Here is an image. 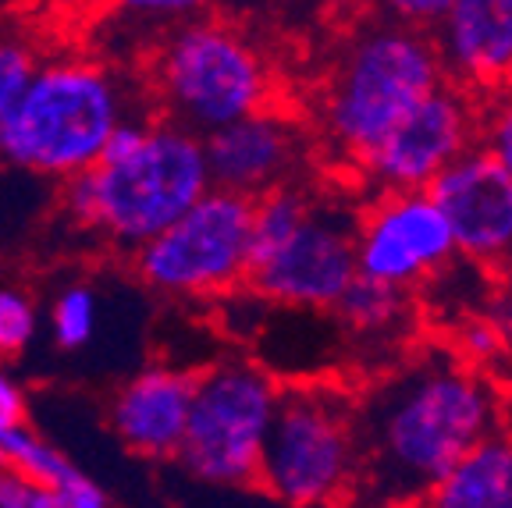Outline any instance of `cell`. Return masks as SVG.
I'll use <instances>...</instances> for the list:
<instances>
[{
  "mask_svg": "<svg viewBox=\"0 0 512 508\" xmlns=\"http://www.w3.org/2000/svg\"><path fill=\"white\" fill-rule=\"evenodd\" d=\"M93 210L89 228L118 253H136L143 242L210 189L203 135L178 121H153L146 139L121 160L89 167Z\"/></svg>",
  "mask_w": 512,
  "mask_h": 508,
  "instance_id": "277c9868",
  "label": "cell"
},
{
  "mask_svg": "<svg viewBox=\"0 0 512 508\" xmlns=\"http://www.w3.org/2000/svg\"><path fill=\"white\" fill-rule=\"evenodd\" d=\"M509 349L505 345L502 327L495 324L491 313H466L456 327V352L463 363L470 366H484L491 359H498L502 352Z\"/></svg>",
  "mask_w": 512,
  "mask_h": 508,
  "instance_id": "603a6c76",
  "label": "cell"
},
{
  "mask_svg": "<svg viewBox=\"0 0 512 508\" xmlns=\"http://www.w3.org/2000/svg\"><path fill=\"white\" fill-rule=\"evenodd\" d=\"M445 75L470 93L512 82V0H452L434 25Z\"/></svg>",
  "mask_w": 512,
  "mask_h": 508,
  "instance_id": "5bb4252c",
  "label": "cell"
},
{
  "mask_svg": "<svg viewBox=\"0 0 512 508\" xmlns=\"http://www.w3.org/2000/svg\"><path fill=\"white\" fill-rule=\"evenodd\" d=\"M448 4L452 0H377V8H381L384 18L416 25V29H434L438 18L448 11Z\"/></svg>",
  "mask_w": 512,
  "mask_h": 508,
  "instance_id": "4316f807",
  "label": "cell"
},
{
  "mask_svg": "<svg viewBox=\"0 0 512 508\" xmlns=\"http://www.w3.org/2000/svg\"><path fill=\"white\" fill-rule=\"evenodd\" d=\"M40 68V54L18 32H0V121L18 107Z\"/></svg>",
  "mask_w": 512,
  "mask_h": 508,
  "instance_id": "44dd1931",
  "label": "cell"
},
{
  "mask_svg": "<svg viewBox=\"0 0 512 508\" xmlns=\"http://www.w3.org/2000/svg\"><path fill=\"white\" fill-rule=\"evenodd\" d=\"M331 310H335L338 324L356 338L388 342V338L406 334L409 320H413V288L356 274Z\"/></svg>",
  "mask_w": 512,
  "mask_h": 508,
  "instance_id": "ac0fdd59",
  "label": "cell"
},
{
  "mask_svg": "<svg viewBox=\"0 0 512 508\" xmlns=\"http://www.w3.org/2000/svg\"><path fill=\"white\" fill-rule=\"evenodd\" d=\"M96 331V292L82 281L64 285L50 306V334L61 352H79Z\"/></svg>",
  "mask_w": 512,
  "mask_h": 508,
  "instance_id": "ffe728a7",
  "label": "cell"
},
{
  "mask_svg": "<svg viewBox=\"0 0 512 508\" xmlns=\"http://www.w3.org/2000/svg\"><path fill=\"white\" fill-rule=\"evenodd\" d=\"M488 377L459 356H427L388 377L360 409L363 473L377 501H424L452 462L502 427Z\"/></svg>",
  "mask_w": 512,
  "mask_h": 508,
  "instance_id": "6da1fadb",
  "label": "cell"
},
{
  "mask_svg": "<svg viewBox=\"0 0 512 508\" xmlns=\"http://www.w3.org/2000/svg\"><path fill=\"white\" fill-rule=\"evenodd\" d=\"M356 224L360 214L342 199L317 192L310 217L281 246L249 263L246 281L256 295L288 310H331L356 267Z\"/></svg>",
  "mask_w": 512,
  "mask_h": 508,
  "instance_id": "9c48e42d",
  "label": "cell"
},
{
  "mask_svg": "<svg viewBox=\"0 0 512 508\" xmlns=\"http://www.w3.org/2000/svg\"><path fill=\"white\" fill-rule=\"evenodd\" d=\"M360 409L320 384L281 388L256 487L285 505H331L360 487Z\"/></svg>",
  "mask_w": 512,
  "mask_h": 508,
  "instance_id": "5b68a950",
  "label": "cell"
},
{
  "mask_svg": "<svg viewBox=\"0 0 512 508\" xmlns=\"http://www.w3.org/2000/svg\"><path fill=\"white\" fill-rule=\"evenodd\" d=\"M445 79L431 32L381 18L356 32L338 57L320 100L324 139L345 164H356L409 107Z\"/></svg>",
  "mask_w": 512,
  "mask_h": 508,
  "instance_id": "3957f363",
  "label": "cell"
},
{
  "mask_svg": "<svg viewBox=\"0 0 512 508\" xmlns=\"http://www.w3.org/2000/svg\"><path fill=\"white\" fill-rule=\"evenodd\" d=\"M480 107L470 89L445 79L413 104L388 132L356 160L363 182L377 192L427 189L441 167L477 146Z\"/></svg>",
  "mask_w": 512,
  "mask_h": 508,
  "instance_id": "30bf717a",
  "label": "cell"
},
{
  "mask_svg": "<svg viewBox=\"0 0 512 508\" xmlns=\"http://www.w3.org/2000/svg\"><path fill=\"white\" fill-rule=\"evenodd\" d=\"M331 4H356V0H331Z\"/></svg>",
  "mask_w": 512,
  "mask_h": 508,
  "instance_id": "1f68e13d",
  "label": "cell"
},
{
  "mask_svg": "<svg viewBox=\"0 0 512 508\" xmlns=\"http://www.w3.org/2000/svg\"><path fill=\"white\" fill-rule=\"evenodd\" d=\"M25 420V395L18 388V381L8 374V370H0V430L15 427V423Z\"/></svg>",
  "mask_w": 512,
  "mask_h": 508,
  "instance_id": "f546056e",
  "label": "cell"
},
{
  "mask_svg": "<svg viewBox=\"0 0 512 508\" xmlns=\"http://www.w3.org/2000/svg\"><path fill=\"white\" fill-rule=\"evenodd\" d=\"M278 395V381L246 359H224L196 374L178 466L207 487H256Z\"/></svg>",
  "mask_w": 512,
  "mask_h": 508,
  "instance_id": "52a82bcc",
  "label": "cell"
},
{
  "mask_svg": "<svg viewBox=\"0 0 512 508\" xmlns=\"http://www.w3.org/2000/svg\"><path fill=\"white\" fill-rule=\"evenodd\" d=\"M150 125H153V121L136 118V114H125V118H121L118 125L111 128V135H107L104 153H100V164H111V160L128 157V153L136 150V146L146 139V132H150Z\"/></svg>",
  "mask_w": 512,
  "mask_h": 508,
  "instance_id": "83f0119b",
  "label": "cell"
},
{
  "mask_svg": "<svg viewBox=\"0 0 512 508\" xmlns=\"http://www.w3.org/2000/svg\"><path fill=\"white\" fill-rule=\"evenodd\" d=\"M125 114V89L107 64L40 61L18 107L0 121V157L18 171L64 182L100 164L107 135Z\"/></svg>",
  "mask_w": 512,
  "mask_h": 508,
  "instance_id": "7a4b0ae2",
  "label": "cell"
},
{
  "mask_svg": "<svg viewBox=\"0 0 512 508\" xmlns=\"http://www.w3.org/2000/svg\"><path fill=\"white\" fill-rule=\"evenodd\" d=\"M313 203H317V192L299 182V178L253 196V214H249V263H256L260 256L271 253L274 246H281L310 217Z\"/></svg>",
  "mask_w": 512,
  "mask_h": 508,
  "instance_id": "d6986e66",
  "label": "cell"
},
{
  "mask_svg": "<svg viewBox=\"0 0 512 508\" xmlns=\"http://www.w3.org/2000/svg\"><path fill=\"white\" fill-rule=\"evenodd\" d=\"M253 199L210 185L178 221L136 249V274L160 295L207 299L246 281Z\"/></svg>",
  "mask_w": 512,
  "mask_h": 508,
  "instance_id": "ba28073f",
  "label": "cell"
},
{
  "mask_svg": "<svg viewBox=\"0 0 512 508\" xmlns=\"http://www.w3.org/2000/svg\"><path fill=\"white\" fill-rule=\"evenodd\" d=\"M36 334V302L25 288L0 285V356H18Z\"/></svg>",
  "mask_w": 512,
  "mask_h": 508,
  "instance_id": "7402d4cb",
  "label": "cell"
},
{
  "mask_svg": "<svg viewBox=\"0 0 512 508\" xmlns=\"http://www.w3.org/2000/svg\"><path fill=\"white\" fill-rule=\"evenodd\" d=\"M153 93L164 118L214 132L271 104V68L239 29L210 18L178 22L153 57Z\"/></svg>",
  "mask_w": 512,
  "mask_h": 508,
  "instance_id": "8992f818",
  "label": "cell"
},
{
  "mask_svg": "<svg viewBox=\"0 0 512 508\" xmlns=\"http://www.w3.org/2000/svg\"><path fill=\"white\" fill-rule=\"evenodd\" d=\"M15 4H18V0H0V11H11Z\"/></svg>",
  "mask_w": 512,
  "mask_h": 508,
  "instance_id": "4dcf8cb0",
  "label": "cell"
},
{
  "mask_svg": "<svg viewBox=\"0 0 512 508\" xmlns=\"http://www.w3.org/2000/svg\"><path fill=\"white\" fill-rule=\"evenodd\" d=\"M438 508H512V434L495 427L473 441L427 491Z\"/></svg>",
  "mask_w": 512,
  "mask_h": 508,
  "instance_id": "2e32d148",
  "label": "cell"
},
{
  "mask_svg": "<svg viewBox=\"0 0 512 508\" xmlns=\"http://www.w3.org/2000/svg\"><path fill=\"white\" fill-rule=\"evenodd\" d=\"M477 143L512 171V82L498 86L495 96L488 100V107H480Z\"/></svg>",
  "mask_w": 512,
  "mask_h": 508,
  "instance_id": "cb8c5ba5",
  "label": "cell"
},
{
  "mask_svg": "<svg viewBox=\"0 0 512 508\" xmlns=\"http://www.w3.org/2000/svg\"><path fill=\"white\" fill-rule=\"evenodd\" d=\"M498 285H495V299H491V317H495V324L502 327L505 334V345L512 349V256L509 260L498 263Z\"/></svg>",
  "mask_w": 512,
  "mask_h": 508,
  "instance_id": "f1b7e54d",
  "label": "cell"
},
{
  "mask_svg": "<svg viewBox=\"0 0 512 508\" xmlns=\"http://www.w3.org/2000/svg\"><path fill=\"white\" fill-rule=\"evenodd\" d=\"M445 214L456 256L495 270L512 256V171L484 146H470L427 185Z\"/></svg>",
  "mask_w": 512,
  "mask_h": 508,
  "instance_id": "7c38bea8",
  "label": "cell"
},
{
  "mask_svg": "<svg viewBox=\"0 0 512 508\" xmlns=\"http://www.w3.org/2000/svg\"><path fill=\"white\" fill-rule=\"evenodd\" d=\"M0 459L11 462L15 469H22L25 477H32L36 484L50 487L61 498V508H104L111 505V494L96 484L93 477H86L82 469H75L64 459V452H57L50 441H43L36 430L15 423V427L0 430Z\"/></svg>",
  "mask_w": 512,
  "mask_h": 508,
  "instance_id": "e0dca14e",
  "label": "cell"
},
{
  "mask_svg": "<svg viewBox=\"0 0 512 508\" xmlns=\"http://www.w3.org/2000/svg\"><path fill=\"white\" fill-rule=\"evenodd\" d=\"M0 508H61V498L0 459Z\"/></svg>",
  "mask_w": 512,
  "mask_h": 508,
  "instance_id": "484cf974",
  "label": "cell"
},
{
  "mask_svg": "<svg viewBox=\"0 0 512 508\" xmlns=\"http://www.w3.org/2000/svg\"><path fill=\"white\" fill-rule=\"evenodd\" d=\"M111 8L139 25H178L200 15L207 0H111Z\"/></svg>",
  "mask_w": 512,
  "mask_h": 508,
  "instance_id": "d4e9b609",
  "label": "cell"
},
{
  "mask_svg": "<svg viewBox=\"0 0 512 508\" xmlns=\"http://www.w3.org/2000/svg\"><path fill=\"white\" fill-rule=\"evenodd\" d=\"M456 263V242L427 189L377 192L356 224V267L402 288L431 285Z\"/></svg>",
  "mask_w": 512,
  "mask_h": 508,
  "instance_id": "8fae6325",
  "label": "cell"
},
{
  "mask_svg": "<svg viewBox=\"0 0 512 508\" xmlns=\"http://www.w3.org/2000/svg\"><path fill=\"white\" fill-rule=\"evenodd\" d=\"M196 374L182 366H146L111 398V430L143 459H175L189 420Z\"/></svg>",
  "mask_w": 512,
  "mask_h": 508,
  "instance_id": "9a60e30c",
  "label": "cell"
},
{
  "mask_svg": "<svg viewBox=\"0 0 512 508\" xmlns=\"http://www.w3.org/2000/svg\"><path fill=\"white\" fill-rule=\"evenodd\" d=\"M203 146H207L210 182L249 199L281 182H292L306 157L299 125L271 107H256L207 132Z\"/></svg>",
  "mask_w": 512,
  "mask_h": 508,
  "instance_id": "4fadbf2b",
  "label": "cell"
}]
</instances>
